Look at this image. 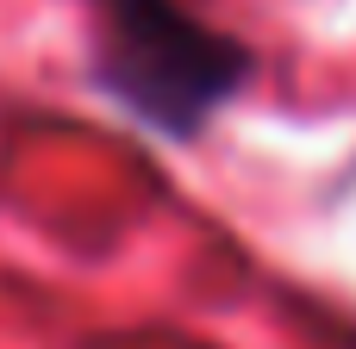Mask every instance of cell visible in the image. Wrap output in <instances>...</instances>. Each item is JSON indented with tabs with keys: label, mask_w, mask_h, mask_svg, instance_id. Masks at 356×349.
<instances>
[{
	"label": "cell",
	"mask_w": 356,
	"mask_h": 349,
	"mask_svg": "<svg viewBox=\"0 0 356 349\" xmlns=\"http://www.w3.org/2000/svg\"><path fill=\"white\" fill-rule=\"evenodd\" d=\"M88 25V87L169 150H194L250 87L257 50L188 0H69Z\"/></svg>",
	"instance_id": "cell-1"
}]
</instances>
